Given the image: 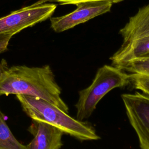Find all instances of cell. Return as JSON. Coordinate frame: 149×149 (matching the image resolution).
I'll return each mask as SVG.
<instances>
[{
    "label": "cell",
    "instance_id": "obj_1",
    "mask_svg": "<svg viewBox=\"0 0 149 149\" xmlns=\"http://www.w3.org/2000/svg\"><path fill=\"white\" fill-rule=\"evenodd\" d=\"M22 94L44 100L68 113L69 108L61 98V90L49 65L8 67L0 80V96Z\"/></svg>",
    "mask_w": 149,
    "mask_h": 149
},
{
    "label": "cell",
    "instance_id": "obj_2",
    "mask_svg": "<svg viewBox=\"0 0 149 149\" xmlns=\"http://www.w3.org/2000/svg\"><path fill=\"white\" fill-rule=\"evenodd\" d=\"M23 111L32 120L52 125L63 133L80 141L96 140L100 139L90 125L74 119L52 104L41 98L16 94Z\"/></svg>",
    "mask_w": 149,
    "mask_h": 149
},
{
    "label": "cell",
    "instance_id": "obj_3",
    "mask_svg": "<svg viewBox=\"0 0 149 149\" xmlns=\"http://www.w3.org/2000/svg\"><path fill=\"white\" fill-rule=\"evenodd\" d=\"M119 33L123 43L111 57L112 65L117 66L149 55V3L130 17Z\"/></svg>",
    "mask_w": 149,
    "mask_h": 149
},
{
    "label": "cell",
    "instance_id": "obj_4",
    "mask_svg": "<svg viewBox=\"0 0 149 149\" xmlns=\"http://www.w3.org/2000/svg\"><path fill=\"white\" fill-rule=\"evenodd\" d=\"M130 83L129 74L113 65H104L97 70L92 83L79 92L76 104V119L83 121L88 118L98 102L110 91Z\"/></svg>",
    "mask_w": 149,
    "mask_h": 149
},
{
    "label": "cell",
    "instance_id": "obj_5",
    "mask_svg": "<svg viewBox=\"0 0 149 149\" xmlns=\"http://www.w3.org/2000/svg\"><path fill=\"white\" fill-rule=\"evenodd\" d=\"M53 3L38 1L0 18V33L14 35L22 30L49 18L56 9Z\"/></svg>",
    "mask_w": 149,
    "mask_h": 149
},
{
    "label": "cell",
    "instance_id": "obj_6",
    "mask_svg": "<svg viewBox=\"0 0 149 149\" xmlns=\"http://www.w3.org/2000/svg\"><path fill=\"white\" fill-rule=\"evenodd\" d=\"M121 98L141 149H149V95L136 92L122 94Z\"/></svg>",
    "mask_w": 149,
    "mask_h": 149
},
{
    "label": "cell",
    "instance_id": "obj_7",
    "mask_svg": "<svg viewBox=\"0 0 149 149\" xmlns=\"http://www.w3.org/2000/svg\"><path fill=\"white\" fill-rule=\"evenodd\" d=\"M112 3L109 1H92L76 4L73 12L65 15L51 17V27L61 33L84 23L97 16L110 11Z\"/></svg>",
    "mask_w": 149,
    "mask_h": 149
},
{
    "label": "cell",
    "instance_id": "obj_8",
    "mask_svg": "<svg viewBox=\"0 0 149 149\" xmlns=\"http://www.w3.org/2000/svg\"><path fill=\"white\" fill-rule=\"evenodd\" d=\"M28 131L34 138L26 146L27 149H60L63 145V132L52 125L32 120Z\"/></svg>",
    "mask_w": 149,
    "mask_h": 149
},
{
    "label": "cell",
    "instance_id": "obj_9",
    "mask_svg": "<svg viewBox=\"0 0 149 149\" xmlns=\"http://www.w3.org/2000/svg\"><path fill=\"white\" fill-rule=\"evenodd\" d=\"M0 149H27L13 134L0 109Z\"/></svg>",
    "mask_w": 149,
    "mask_h": 149
},
{
    "label": "cell",
    "instance_id": "obj_10",
    "mask_svg": "<svg viewBox=\"0 0 149 149\" xmlns=\"http://www.w3.org/2000/svg\"><path fill=\"white\" fill-rule=\"evenodd\" d=\"M116 67L130 73H141L149 75V55L130 61Z\"/></svg>",
    "mask_w": 149,
    "mask_h": 149
},
{
    "label": "cell",
    "instance_id": "obj_11",
    "mask_svg": "<svg viewBox=\"0 0 149 149\" xmlns=\"http://www.w3.org/2000/svg\"><path fill=\"white\" fill-rule=\"evenodd\" d=\"M130 83L137 90L149 95V75L141 73H130Z\"/></svg>",
    "mask_w": 149,
    "mask_h": 149
},
{
    "label": "cell",
    "instance_id": "obj_12",
    "mask_svg": "<svg viewBox=\"0 0 149 149\" xmlns=\"http://www.w3.org/2000/svg\"><path fill=\"white\" fill-rule=\"evenodd\" d=\"M42 2H56L59 3L61 5H76L79 3L86 2H92V1H109L112 3H118L121 2L123 0H38Z\"/></svg>",
    "mask_w": 149,
    "mask_h": 149
},
{
    "label": "cell",
    "instance_id": "obj_13",
    "mask_svg": "<svg viewBox=\"0 0 149 149\" xmlns=\"http://www.w3.org/2000/svg\"><path fill=\"white\" fill-rule=\"evenodd\" d=\"M13 35L8 33H0V54L5 51L9 42Z\"/></svg>",
    "mask_w": 149,
    "mask_h": 149
},
{
    "label": "cell",
    "instance_id": "obj_14",
    "mask_svg": "<svg viewBox=\"0 0 149 149\" xmlns=\"http://www.w3.org/2000/svg\"><path fill=\"white\" fill-rule=\"evenodd\" d=\"M8 65L7 63V62L5 59H2L1 61L0 62V80L4 73V72L6 70V69L8 68Z\"/></svg>",
    "mask_w": 149,
    "mask_h": 149
}]
</instances>
